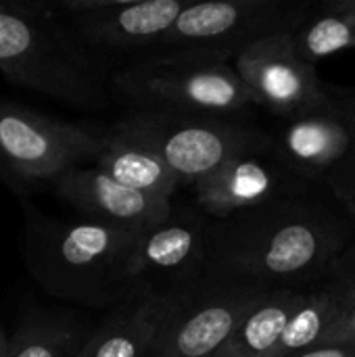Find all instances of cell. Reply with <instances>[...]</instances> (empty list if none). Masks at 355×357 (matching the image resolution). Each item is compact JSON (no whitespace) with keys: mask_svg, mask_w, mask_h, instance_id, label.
<instances>
[{"mask_svg":"<svg viewBox=\"0 0 355 357\" xmlns=\"http://www.w3.org/2000/svg\"><path fill=\"white\" fill-rule=\"evenodd\" d=\"M355 224L312 188L211 220L207 272L236 276L270 289H308L326 280L349 245Z\"/></svg>","mask_w":355,"mask_h":357,"instance_id":"cell-1","label":"cell"},{"mask_svg":"<svg viewBox=\"0 0 355 357\" xmlns=\"http://www.w3.org/2000/svg\"><path fill=\"white\" fill-rule=\"evenodd\" d=\"M0 73L15 86L77 109H100L111 77L54 4L0 2Z\"/></svg>","mask_w":355,"mask_h":357,"instance_id":"cell-2","label":"cell"},{"mask_svg":"<svg viewBox=\"0 0 355 357\" xmlns=\"http://www.w3.org/2000/svg\"><path fill=\"white\" fill-rule=\"evenodd\" d=\"M140 234L90 218L59 222L31 211L23 230V257L29 274L52 297L113 310L134 293L128 261Z\"/></svg>","mask_w":355,"mask_h":357,"instance_id":"cell-3","label":"cell"},{"mask_svg":"<svg viewBox=\"0 0 355 357\" xmlns=\"http://www.w3.org/2000/svg\"><path fill=\"white\" fill-rule=\"evenodd\" d=\"M109 132L159 155L186 188L270 138L236 115L188 111H132Z\"/></svg>","mask_w":355,"mask_h":357,"instance_id":"cell-4","label":"cell"},{"mask_svg":"<svg viewBox=\"0 0 355 357\" xmlns=\"http://www.w3.org/2000/svg\"><path fill=\"white\" fill-rule=\"evenodd\" d=\"M308 4L274 0H209L188 4L174 27L149 52L159 61L230 65L249 44L293 29Z\"/></svg>","mask_w":355,"mask_h":357,"instance_id":"cell-5","label":"cell"},{"mask_svg":"<svg viewBox=\"0 0 355 357\" xmlns=\"http://www.w3.org/2000/svg\"><path fill=\"white\" fill-rule=\"evenodd\" d=\"M100 151L103 132L0 98V178L15 190L54 184Z\"/></svg>","mask_w":355,"mask_h":357,"instance_id":"cell-6","label":"cell"},{"mask_svg":"<svg viewBox=\"0 0 355 357\" xmlns=\"http://www.w3.org/2000/svg\"><path fill=\"white\" fill-rule=\"evenodd\" d=\"M111 88L134 111L236 115L253 105L232 65L176 63L149 54L115 71Z\"/></svg>","mask_w":355,"mask_h":357,"instance_id":"cell-7","label":"cell"},{"mask_svg":"<svg viewBox=\"0 0 355 357\" xmlns=\"http://www.w3.org/2000/svg\"><path fill=\"white\" fill-rule=\"evenodd\" d=\"M270 291L253 280L207 272L182 293L151 357L216 356Z\"/></svg>","mask_w":355,"mask_h":357,"instance_id":"cell-8","label":"cell"},{"mask_svg":"<svg viewBox=\"0 0 355 357\" xmlns=\"http://www.w3.org/2000/svg\"><path fill=\"white\" fill-rule=\"evenodd\" d=\"M209 218L195 205H176L146 228L128 261L132 291L180 293L207 274Z\"/></svg>","mask_w":355,"mask_h":357,"instance_id":"cell-9","label":"cell"},{"mask_svg":"<svg viewBox=\"0 0 355 357\" xmlns=\"http://www.w3.org/2000/svg\"><path fill=\"white\" fill-rule=\"evenodd\" d=\"M354 134L355 86L326 84V92L316 105L278 119L270 138L274 151L291 172L320 186L347 155Z\"/></svg>","mask_w":355,"mask_h":357,"instance_id":"cell-10","label":"cell"},{"mask_svg":"<svg viewBox=\"0 0 355 357\" xmlns=\"http://www.w3.org/2000/svg\"><path fill=\"white\" fill-rule=\"evenodd\" d=\"M232 67L251 102L264 107L276 119L310 109L326 92L316 65L299 54L291 29L255 40L234 59Z\"/></svg>","mask_w":355,"mask_h":357,"instance_id":"cell-11","label":"cell"},{"mask_svg":"<svg viewBox=\"0 0 355 357\" xmlns=\"http://www.w3.org/2000/svg\"><path fill=\"white\" fill-rule=\"evenodd\" d=\"M316 184L305 182L274 151L272 138L253 146L222 167L190 184L192 205L207 218L222 220L239 211H247L289 195L303 192Z\"/></svg>","mask_w":355,"mask_h":357,"instance_id":"cell-12","label":"cell"},{"mask_svg":"<svg viewBox=\"0 0 355 357\" xmlns=\"http://www.w3.org/2000/svg\"><path fill=\"white\" fill-rule=\"evenodd\" d=\"M94 50L157 48L188 6L180 0H65L54 4Z\"/></svg>","mask_w":355,"mask_h":357,"instance_id":"cell-13","label":"cell"},{"mask_svg":"<svg viewBox=\"0 0 355 357\" xmlns=\"http://www.w3.org/2000/svg\"><path fill=\"white\" fill-rule=\"evenodd\" d=\"M52 186L61 201L80 209L90 220L132 228L138 232L155 226L174 209V201L134 190L96 165L73 167Z\"/></svg>","mask_w":355,"mask_h":357,"instance_id":"cell-14","label":"cell"},{"mask_svg":"<svg viewBox=\"0 0 355 357\" xmlns=\"http://www.w3.org/2000/svg\"><path fill=\"white\" fill-rule=\"evenodd\" d=\"M182 293H132L92 328L77 357H151Z\"/></svg>","mask_w":355,"mask_h":357,"instance_id":"cell-15","label":"cell"},{"mask_svg":"<svg viewBox=\"0 0 355 357\" xmlns=\"http://www.w3.org/2000/svg\"><path fill=\"white\" fill-rule=\"evenodd\" d=\"M94 165L117 182L165 201H174L178 190L186 188L184 180L159 155L109 130L103 132V151Z\"/></svg>","mask_w":355,"mask_h":357,"instance_id":"cell-16","label":"cell"},{"mask_svg":"<svg viewBox=\"0 0 355 357\" xmlns=\"http://www.w3.org/2000/svg\"><path fill=\"white\" fill-rule=\"evenodd\" d=\"M316 287V284H314ZM310 289H272L243 320L216 357H268L287 331L295 312L303 305Z\"/></svg>","mask_w":355,"mask_h":357,"instance_id":"cell-17","label":"cell"},{"mask_svg":"<svg viewBox=\"0 0 355 357\" xmlns=\"http://www.w3.org/2000/svg\"><path fill=\"white\" fill-rule=\"evenodd\" d=\"M349 305V289L331 280H324L310 289L308 299L291 318L276 347L268 357H287L305 351L322 343L326 333L345 314Z\"/></svg>","mask_w":355,"mask_h":357,"instance_id":"cell-18","label":"cell"},{"mask_svg":"<svg viewBox=\"0 0 355 357\" xmlns=\"http://www.w3.org/2000/svg\"><path fill=\"white\" fill-rule=\"evenodd\" d=\"M90 328L71 314H38L21 322L4 357H77Z\"/></svg>","mask_w":355,"mask_h":357,"instance_id":"cell-19","label":"cell"},{"mask_svg":"<svg viewBox=\"0 0 355 357\" xmlns=\"http://www.w3.org/2000/svg\"><path fill=\"white\" fill-rule=\"evenodd\" d=\"M299 54L316 61L355 46V15L341 10L333 0L318 6H305V13L291 29Z\"/></svg>","mask_w":355,"mask_h":357,"instance_id":"cell-20","label":"cell"},{"mask_svg":"<svg viewBox=\"0 0 355 357\" xmlns=\"http://www.w3.org/2000/svg\"><path fill=\"white\" fill-rule=\"evenodd\" d=\"M324 186L341 205L355 201V134L347 155L328 174V178L324 180Z\"/></svg>","mask_w":355,"mask_h":357,"instance_id":"cell-21","label":"cell"},{"mask_svg":"<svg viewBox=\"0 0 355 357\" xmlns=\"http://www.w3.org/2000/svg\"><path fill=\"white\" fill-rule=\"evenodd\" d=\"M326 280L343 284L347 289H355V232L349 241V245L343 249V253L335 259V264L331 266Z\"/></svg>","mask_w":355,"mask_h":357,"instance_id":"cell-22","label":"cell"},{"mask_svg":"<svg viewBox=\"0 0 355 357\" xmlns=\"http://www.w3.org/2000/svg\"><path fill=\"white\" fill-rule=\"evenodd\" d=\"M331 343H355V289H349V305L345 314L335 322L320 345Z\"/></svg>","mask_w":355,"mask_h":357,"instance_id":"cell-23","label":"cell"},{"mask_svg":"<svg viewBox=\"0 0 355 357\" xmlns=\"http://www.w3.org/2000/svg\"><path fill=\"white\" fill-rule=\"evenodd\" d=\"M287 357H355V343H331L316 345L305 351H297Z\"/></svg>","mask_w":355,"mask_h":357,"instance_id":"cell-24","label":"cell"},{"mask_svg":"<svg viewBox=\"0 0 355 357\" xmlns=\"http://www.w3.org/2000/svg\"><path fill=\"white\" fill-rule=\"evenodd\" d=\"M341 10H347V13H354L355 15V0H333Z\"/></svg>","mask_w":355,"mask_h":357,"instance_id":"cell-25","label":"cell"},{"mask_svg":"<svg viewBox=\"0 0 355 357\" xmlns=\"http://www.w3.org/2000/svg\"><path fill=\"white\" fill-rule=\"evenodd\" d=\"M6 349H8V339H6L4 333L0 331V357L6 356Z\"/></svg>","mask_w":355,"mask_h":357,"instance_id":"cell-26","label":"cell"},{"mask_svg":"<svg viewBox=\"0 0 355 357\" xmlns=\"http://www.w3.org/2000/svg\"><path fill=\"white\" fill-rule=\"evenodd\" d=\"M343 209L347 211V215L352 218V222L355 224V201H352V203H343Z\"/></svg>","mask_w":355,"mask_h":357,"instance_id":"cell-27","label":"cell"},{"mask_svg":"<svg viewBox=\"0 0 355 357\" xmlns=\"http://www.w3.org/2000/svg\"><path fill=\"white\" fill-rule=\"evenodd\" d=\"M211 357H216V356H211Z\"/></svg>","mask_w":355,"mask_h":357,"instance_id":"cell-28","label":"cell"}]
</instances>
